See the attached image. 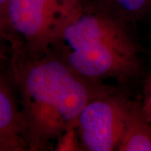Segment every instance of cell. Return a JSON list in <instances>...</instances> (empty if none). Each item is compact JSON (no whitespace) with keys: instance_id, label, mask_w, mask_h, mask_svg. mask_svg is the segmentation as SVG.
<instances>
[{"instance_id":"6da1fadb","label":"cell","mask_w":151,"mask_h":151,"mask_svg":"<svg viewBox=\"0 0 151 151\" xmlns=\"http://www.w3.org/2000/svg\"><path fill=\"white\" fill-rule=\"evenodd\" d=\"M48 51L92 81L113 79L125 85L143 69L129 24L98 0H56Z\"/></svg>"},{"instance_id":"7a4b0ae2","label":"cell","mask_w":151,"mask_h":151,"mask_svg":"<svg viewBox=\"0 0 151 151\" xmlns=\"http://www.w3.org/2000/svg\"><path fill=\"white\" fill-rule=\"evenodd\" d=\"M11 76L26 124L29 151L52 150L64 130L94 97L115 88L79 75L50 52L12 56Z\"/></svg>"},{"instance_id":"3957f363","label":"cell","mask_w":151,"mask_h":151,"mask_svg":"<svg viewBox=\"0 0 151 151\" xmlns=\"http://www.w3.org/2000/svg\"><path fill=\"white\" fill-rule=\"evenodd\" d=\"M132 103L114 89L86 103L76 124L84 151L118 150Z\"/></svg>"},{"instance_id":"277c9868","label":"cell","mask_w":151,"mask_h":151,"mask_svg":"<svg viewBox=\"0 0 151 151\" xmlns=\"http://www.w3.org/2000/svg\"><path fill=\"white\" fill-rule=\"evenodd\" d=\"M56 0H9L7 19L12 56H36L47 52L49 23Z\"/></svg>"},{"instance_id":"5b68a950","label":"cell","mask_w":151,"mask_h":151,"mask_svg":"<svg viewBox=\"0 0 151 151\" xmlns=\"http://www.w3.org/2000/svg\"><path fill=\"white\" fill-rule=\"evenodd\" d=\"M10 59L0 57V138L27 146L26 124L11 76Z\"/></svg>"},{"instance_id":"8992f818","label":"cell","mask_w":151,"mask_h":151,"mask_svg":"<svg viewBox=\"0 0 151 151\" xmlns=\"http://www.w3.org/2000/svg\"><path fill=\"white\" fill-rule=\"evenodd\" d=\"M117 151H151V123L141 103L133 101Z\"/></svg>"},{"instance_id":"52a82bcc","label":"cell","mask_w":151,"mask_h":151,"mask_svg":"<svg viewBox=\"0 0 151 151\" xmlns=\"http://www.w3.org/2000/svg\"><path fill=\"white\" fill-rule=\"evenodd\" d=\"M129 24L139 20L151 9V0H98Z\"/></svg>"},{"instance_id":"ba28073f","label":"cell","mask_w":151,"mask_h":151,"mask_svg":"<svg viewBox=\"0 0 151 151\" xmlns=\"http://www.w3.org/2000/svg\"><path fill=\"white\" fill-rule=\"evenodd\" d=\"M53 150L55 151H84L76 126L66 129L57 137Z\"/></svg>"},{"instance_id":"9c48e42d","label":"cell","mask_w":151,"mask_h":151,"mask_svg":"<svg viewBox=\"0 0 151 151\" xmlns=\"http://www.w3.org/2000/svg\"><path fill=\"white\" fill-rule=\"evenodd\" d=\"M142 108L146 118L151 123V74L145 80L144 86V101Z\"/></svg>"},{"instance_id":"30bf717a","label":"cell","mask_w":151,"mask_h":151,"mask_svg":"<svg viewBox=\"0 0 151 151\" xmlns=\"http://www.w3.org/2000/svg\"><path fill=\"white\" fill-rule=\"evenodd\" d=\"M9 0H0V31L5 35L12 46V38L7 19V6Z\"/></svg>"},{"instance_id":"8fae6325","label":"cell","mask_w":151,"mask_h":151,"mask_svg":"<svg viewBox=\"0 0 151 151\" xmlns=\"http://www.w3.org/2000/svg\"><path fill=\"white\" fill-rule=\"evenodd\" d=\"M28 150L27 146L17 141L0 138V151Z\"/></svg>"},{"instance_id":"7c38bea8","label":"cell","mask_w":151,"mask_h":151,"mask_svg":"<svg viewBox=\"0 0 151 151\" xmlns=\"http://www.w3.org/2000/svg\"><path fill=\"white\" fill-rule=\"evenodd\" d=\"M13 54V49L10 42L5 35L0 31V57L10 59Z\"/></svg>"}]
</instances>
